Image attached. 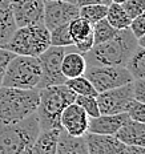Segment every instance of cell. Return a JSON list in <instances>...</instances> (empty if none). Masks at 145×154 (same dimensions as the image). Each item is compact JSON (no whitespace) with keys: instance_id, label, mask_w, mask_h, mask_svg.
Instances as JSON below:
<instances>
[{"instance_id":"cell-1","label":"cell","mask_w":145,"mask_h":154,"mask_svg":"<svg viewBox=\"0 0 145 154\" xmlns=\"http://www.w3.org/2000/svg\"><path fill=\"white\" fill-rule=\"evenodd\" d=\"M137 47V37L132 33L129 28L120 29L109 40L100 44H95L92 49L84 54L87 66H125Z\"/></svg>"},{"instance_id":"cell-2","label":"cell","mask_w":145,"mask_h":154,"mask_svg":"<svg viewBox=\"0 0 145 154\" xmlns=\"http://www.w3.org/2000/svg\"><path fill=\"white\" fill-rule=\"evenodd\" d=\"M40 130L36 112L16 122L0 124V154L31 153Z\"/></svg>"},{"instance_id":"cell-3","label":"cell","mask_w":145,"mask_h":154,"mask_svg":"<svg viewBox=\"0 0 145 154\" xmlns=\"http://www.w3.org/2000/svg\"><path fill=\"white\" fill-rule=\"evenodd\" d=\"M39 89L0 86V124L16 122L37 110Z\"/></svg>"},{"instance_id":"cell-4","label":"cell","mask_w":145,"mask_h":154,"mask_svg":"<svg viewBox=\"0 0 145 154\" xmlns=\"http://www.w3.org/2000/svg\"><path fill=\"white\" fill-rule=\"evenodd\" d=\"M39 106L36 110L40 129H52L59 128L61 129L60 116L64 108L69 104L75 102L76 93L71 91L68 86L64 84L46 86V88L39 89Z\"/></svg>"},{"instance_id":"cell-5","label":"cell","mask_w":145,"mask_h":154,"mask_svg":"<svg viewBox=\"0 0 145 154\" xmlns=\"http://www.w3.org/2000/svg\"><path fill=\"white\" fill-rule=\"evenodd\" d=\"M41 77L39 57L15 54L3 73L2 85L20 89H37Z\"/></svg>"},{"instance_id":"cell-6","label":"cell","mask_w":145,"mask_h":154,"mask_svg":"<svg viewBox=\"0 0 145 154\" xmlns=\"http://www.w3.org/2000/svg\"><path fill=\"white\" fill-rule=\"evenodd\" d=\"M49 45V31L44 23H40L17 27L5 48L15 54L39 57Z\"/></svg>"},{"instance_id":"cell-7","label":"cell","mask_w":145,"mask_h":154,"mask_svg":"<svg viewBox=\"0 0 145 154\" xmlns=\"http://www.w3.org/2000/svg\"><path fill=\"white\" fill-rule=\"evenodd\" d=\"M84 76L92 82L97 93L109 91V89L117 88V86L133 81V77H132L129 70L127 69V66L116 65L87 66Z\"/></svg>"},{"instance_id":"cell-8","label":"cell","mask_w":145,"mask_h":154,"mask_svg":"<svg viewBox=\"0 0 145 154\" xmlns=\"http://www.w3.org/2000/svg\"><path fill=\"white\" fill-rule=\"evenodd\" d=\"M65 47L49 45L39 56V61H40L41 66V77L37 89L52 85H60L67 81V79L61 72V61L65 54Z\"/></svg>"},{"instance_id":"cell-9","label":"cell","mask_w":145,"mask_h":154,"mask_svg":"<svg viewBox=\"0 0 145 154\" xmlns=\"http://www.w3.org/2000/svg\"><path fill=\"white\" fill-rule=\"evenodd\" d=\"M96 98L100 114L127 113L131 102L133 101V85L132 82H128L125 85L97 93Z\"/></svg>"},{"instance_id":"cell-10","label":"cell","mask_w":145,"mask_h":154,"mask_svg":"<svg viewBox=\"0 0 145 154\" xmlns=\"http://www.w3.org/2000/svg\"><path fill=\"white\" fill-rule=\"evenodd\" d=\"M80 7L75 3L64 0H47L44 2L43 23L48 31L64 24H69L79 16Z\"/></svg>"},{"instance_id":"cell-11","label":"cell","mask_w":145,"mask_h":154,"mask_svg":"<svg viewBox=\"0 0 145 154\" xmlns=\"http://www.w3.org/2000/svg\"><path fill=\"white\" fill-rule=\"evenodd\" d=\"M17 27L40 24L44 19V0H9Z\"/></svg>"},{"instance_id":"cell-12","label":"cell","mask_w":145,"mask_h":154,"mask_svg":"<svg viewBox=\"0 0 145 154\" xmlns=\"http://www.w3.org/2000/svg\"><path fill=\"white\" fill-rule=\"evenodd\" d=\"M88 114L80 105L72 102L64 108L60 116L61 129L72 136H84L88 131Z\"/></svg>"},{"instance_id":"cell-13","label":"cell","mask_w":145,"mask_h":154,"mask_svg":"<svg viewBox=\"0 0 145 154\" xmlns=\"http://www.w3.org/2000/svg\"><path fill=\"white\" fill-rule=\"evenodd\" d=\"M84 138L89 154H122L127 152V145L116 136L87 131Z\"/></svg>"},{"instance_id":"cell-14","label":"cell","mask_w":145,"mask_h":154,"mask_svg":"<svg viewBox=\"0 0 145 154\" xmlns=\"http://www.w3.org/2000/svg\"><path fill=\"white\" fill-rule=\"evenodd\" d=\"M129 116L127 113L118 114H100L97 117H89L88 131L97 134H111L115 136L121 126L129 121Z\"/></svg>"},{"instance_id":"cell-15","label":"cell","mask_w":145,"mask_h":154,"mask_svg":"<svg viewBox=\"0 0 145 154\" xmlns=\"http://www.w3.org/2000/svg\"><path fill=\"white\" fill-rule=\"evenodd\" d=\"M125 145H136L145 147V122L129 120L115 134Z\"/></svg>"},{"instance_id":"cell-16","label":"cell","mask_w":145,"mask_h":154,"mask_svg":"<svg viewBox=\"0 0 145 154\" xmlns=\"http://www.w3.org/2000/svg\"><path fill=\"white\" fill-rule=\"evenodd\" d=\"M56 154H88L84 136H72L61 129L57 140Z\"/></svg>"},{"instance_id":"cell-17","label":"cell","mask_w":145,"mask_h":154,"mask_svg":"<svg viewBox=\"0 0 145 154\" xmlns=\"http://www.w3.org/2000/svg\"><path fill=\"white\" fill-rule=\"evenodd\" d=\"M17 25L12 15L9 0H0V48H5Z\"/></svg>"},{"instance_id":"cell-18","label":"cell","mask_w":145,"mask_h":154,"mask_svg":"<svg viewBox=\"0 0 145 154\" xmlns=\"http://www.w3.org/2000/svg\"><path fill=\"white\" fill-rule=\"evenodd\" d=\"M59 128H52V129H44L40 130L33 146L31 149L32 154H56L57 140L60 134Z\"/></svg>"},{"instance_id":"cell-19","label":"cell","mask_w":145,"mask_h":154,"mask_svg":"<svg viewBox=\"0 0 145 154\" xmlns=\"http://www.w3.org/2000/svg\"><path fill=\"white\" fill-rule=\"evenodd\" d=\"M87 69V63L84 54L80 52L65 53L61 61V72L67 80L73 79L77 76H83Z\"/></svg>"},{"instance_id":"cell-20","label":"cell","mask_w":145,"mask_h":154,"mask_svg":"<svg viewBox=\"0 0 145 154\" xmlns=\"http://www.w3.org/2000/svg\"><path fill=\"white\" fill-rule=\"evenodd\" d=\"M105 19H107L108 23L113 28H116L117 31L129 28L131 21H132V19L129 17V15L127 14V11L122 7V4L113 3V2L108 5V11H107Z\"/></svg>"},{"instance_id":"cell-21","label":"cell","mask_w":145,"mask_h":154,"mask_svg":"<svg viewBox=\"0 0 145 154\" xmlns=\"http://www.w3.org/2000/svg\"><path fill=\"white\" fill-rule=\"evenodd\" d=\"M127 69L134 79H145V48L138 45L127 63Z\"/></svg>"},{"instance_id":"cell-22","label":"cell","mask_w":145,"mask_h":154,"mask_svg":"<svg viewBox=\"0 0 145 154\" xmlns=\"http://www.w3.org/2000/svg\"><path fill=\"white\" fill-rule=\"evenodd\" d=\"M65 85L75 92L76 96H97V91L84 75L68 79L65 81Z\"/></svg>"},{"instance_id":"cell-23","label":"cell","mask_w":145,"mask_h":154,"mask_svg":"<svg viewBox=\"0 0 145 154\" xmlns=\"http://www.w3.org/2000/svg\"><path fill=\"white\" fill-rule=\"evenodd\" d=\"M51 45L55 47H73V38L69 32V24H64L49 31Z\"/></svg>"},{"instance_id":"cell-24","label":"cell","mask_w":145,"mask_h":154,"mask_svg":"<svg viewBox=\"0 0 145 154\" xmlns=\"http://www.w3.org/2000/svg\"><path fill=\"white\" fill-rule=\"evenodd\" d=\"M116 32H117V29L108 23L107 19H101V20L92 24V35L95 44H100L109 40Z\"/></svg>"},{"instance_id":"cell-25","label":"cell","mask_w":145,"mask_h":154,"mask_svg":"<svg viewBox=\"0 0 145 154\" xmlns=\"http://www.w3.org/2000/svg\"><path fill=\"white\" fill-rule=\"evenodd\" d=\"M69 32L73 38V44H75L76 41L83 40L84 37L92 33V24L87 19L77 16L76 19H73L69 23Z\"/></svg>"},{"instance_id":"cell-26","label":"cell","mask_w":145,"mask_h":154,"mask_svg":"<svg viewBox=\"0 0 145 154\" xmlns=\"http://www.w3.org/2000/svg\"><path fill=\"white\" fill-rule=\"evenodd\" d=\"M108 11V5L102 4V3H97V4H89V5H83L80 7L79 16L87 19L91 24L96 23V21L105 19Z\"/></svg>"},{"instance_id":"cell-27","label":"cell","mask_w":145,"mask_h":154,"mask_svg":"<svg viewBox=\"0 0 145 154\" xmlns=\"http://www.w3.org/2000/svg\"><path fill=\"white\" fill-rule=\"evenodd\" d=\"M75 102L80 105L88 114V117H97L100 116V109L96 96H76Z\"/></svg>"},{"instance_id":"cell-28","label":"cell","mask_w":145,"mask_h":154,"mask_svg":"<svg viewBox=\"0 0 145 154\" xmlns=\"http://www.w3.org/2000/svg\"><path fill=\"white\" fill-rule=\"evenodd\" d=\"M127 114L129 116L131 120L138 121V122H145V102L137 101L133 98L131 102L129 108L127 110Z\"/></svg>"},{"instance_id":"cell-29","label":"cell","mask_w":145,"mask_h":154,"mask_svg":"<svg viewBox=\"0 0 145 154\" xmlns=\"http://www.w3.org/2000/svg\"><path fill=\"white\" fill-rule=\"evenodd\" d=\"M122 7L125 8L129 17L133 19L145 9V0H127L122 3Z\"/></svg>"},{"instance_id":"cell-30","label":"cell","mask_w":145,"mask_h":154,"mask_svg":"<svg viewBox=\"0 0 145 154\" xmlns=\"http://www.w3.org/2000/svg\"><path fill=\"white\" fill-rule=\"evenodd\" d=\"M129 29L132 31V33H133L137 38L141 37L145 33V9L141 12V14H138L136 17L132 19Z\"/></svg>"},{"instance_id":"cell-31","label":"cell","mask_w":145,"mask_h":154,"mask_svg":"<svg viewBox=\"0 0 145 154\" xmlns=\"http://www.w3.org/2000/svg\"><path fill=\"white\" fill-rule=\"evenodd\" d=\"M133 85V98L137 101L145 102V79H134Z\"/></svg>"},{"instance_id":"cell-32","label":"cell","mask_w":145,"mask_h":154,"mask_svg":"<svg viewBox=\"0 0 145 154\" xmlns=\"http://www.w3.org/2000/svg\"><path fill=\"white\" fill-rule=\"evenodd\" d=\"M95 45V40H93V35H88L87 37H84L83 40H79L73 44V47H76L77 52H80L81 54H85L87 52L92 49V47Z\"/></svg>"},{"instance_id":"cell-33","label":"cell","mask_w":145,"mask_h":154,"mask_svg":"<svg viewBox=\"0 0 145 154\" xmlns=\"http://www.w3.org/2000/svg\"><path fill=\"white\" fill-rule=\"evenodd\" d=\"M15 57V53L7 48H0V73H4L8 63Z\"/></svg>"},{"instance_id":"cell-34","label":"cell","mask_w":145,"mask_h":154,"mask_svg":"<svg viewBox=\"0 0 145 154\" xmlns=\"http://www.w3.org/2000/svg\"><path fill=\"white\" fill-rule=\"evenodd\" d=\"M97 3H101V0H76V4L79 5V7L89 5V4H97Z\"/></svg>"},{"instance_id":"cell-35","label":"cell","mask_w":145,"mask_h":154,"mask_svg":"<svg viewBox=\"0 0 145 154\" xmlns=\"http://www.w3.org/2000/svg\"><path fill=\"white\" fill-rule=\"evenodd\" d=\"M137 43H138V45H140V47L145 48V33H144L141 37H138V38H137Z\"/></svg>"},{"instance_id":"cell-36","label":"cell","mask_w":145,"mask_h":154,"mask_svg":"<svg viewBox=\"0 0 145 154\" xmlns=\"http://www.w3.org/2000/svg\"><path fill=\"white\" fill-rule=\"evenodd\" d=\"M101 3L102 4H105V5H109L112 3V0H101Z\"/></svg>"},{"instance_id":"cell-37","label":"cell","mask_w":145,"mask_h":154,"mask_svg":"<svg viewBox=\"0 0 145 154\" xmlns=\"http://www.w3.org/2000/svg\"><path fill=\"white\" fill-rule=\"evenodd\" d=\"M113 3H118V4H122V3H125L127 0H112Z\"/></svg>"},{"instance_id":"cell-38","label":"cell","mask_w":145,"mask_h":154,"mask_svg":"<svg viewBox=\"0 0 145 154\" xmlns=\"http://www.w3.org/2000/svg\"><path fill=\"white\" fill-rule=\"evenodd\" d=\"M44 2H47V0H44ZM64 2H69V3H75V4H76V0H64Z\"/></svg>"},{"instance_id":"cell-39","label":"cell","mask_w":145,"mask_h":154,"mask_svg":"<svg viewBox=\"0 0 145 154\" xmlns=\"http://www.w3.org/2000/svg\"><path fill=\"white\" fill-rule=\"evenodd\" d=\"M2 79H3V73H0V86H2Z\"/></svg>"}]
</instances>
